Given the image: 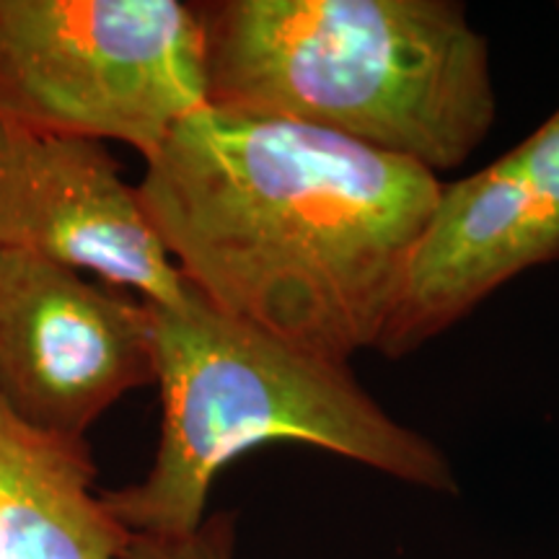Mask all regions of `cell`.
<instances>
[{"label": "cell", "mask_w": 559, "mask_h": 559, "mask_svg": "<svg viewBox=\"0 0 559 559\" xmlns=\"http://www.w3.org/2000/svg\"><path fill=\"white\" fill-rule=\"evenodd\" d=\"M160 389V438L145 479L102 489L138 536H187L207 519L213 481L241 453L290 440L358 461L407 485L456 495L451 461L396 423L347 362H334L228 317L187 285L148 304Z\"/></svg>", "instance_id": "3"}, {"label": "cell", "mask_w": 559, "mask_h": 559, "mask_svg": "<svg viewBox=\"0 0 559 559\" xmlns=\"http://www.w3.org/2000/svg\"><path fill=\"white\" fill-rule=\"evenodd\" d=\"M96 474L88 438L32 428L0 402V559H120L130 531Z\"/></svg>", "instance_id": "8"}, {"label": "cell", "mask_w": 559, "mask_h": 559, "mask_svg": "<svg viewBox=\"0 0 559 559\" xmlns=\"http://www.w3.org/2000/svg\"><path fill=\"white\" fill-rule=\"evenodd\" d=\"M559 257V109L513 151L440 187L376 349L404 358Z\"/></svg>", "instance_id": "6"}, {"label": "cell", "mask_w": 559, "mask_h": 559, "mask_svg": "<svg viewBox=\"0 0 559 559\" xmlns=\"http://www.w3.org/2000/svg\"><path fill=\"white\" fill-rule=\"evenodd\" d=\"M207 107L456 169L495 122L485 34L453 0H207Z\"/></svg>", "instance_id": "2"}, {"label": "cell", "mask_w": 559, "mask_h": 559, "mask_svg": "<svg viewBox=\"0 0 559 559\" xmlns=\"http://www.w3.org/2000/svg\"><path fill=\"white\" fill-rule=\"evenodd\" d=\"M440 187L355 140L202 107L145 158L138 192L210 306L347 362L379 345Z\"/></svg>", "instance_id": "1"}, {"label": "cell", "mask_w": 559, "mask_h": 559, "mask_svg": "<svg viewBox=\"0 0 559 559\" xmlns=\"http://www.w3.org/2000/svg\"><path fill=\"white\" fill-rule=\"evenodd\" d=\"M202 107L198 3L0 0V122L148 158Z\"/></svg>", "instance_id": "4"}, {"label": "cell", "mask_w": 559, "mask_h": 559, "mask_svg": "<svg viewBox=\"0 0 559 559\" xmlns=\"http://www.w3.org/2000/svg\"><path fill=\"white\" fill-rule=\"evenodd\" d=\"M156 383L145 300L0 249V402L32 428L86 440L104 412Z\"/></svg>", "instance_id": "5"}, {"label": "cell", "mask_w": 559, "mask_h": 559, "mask_svg": "<svg viewBox=\"0 0 559 559\" xmlns=\"http://www.w3.org/2000/svg\"><path fill=\"white\" fill-rule=\"evenodd\" d=\"M120 559H234L236 557V513H210L198 531L187 536H138L130 534Z\"/></svg>", "instance_id": "9"}, {"label": "cell", "mask_w": 559, "mask_h": 559, "mask_svg": "<svg viewBox=\"0 0 559 559\" xmlns=\"http://www.w3.org/2000/svg\"><path fill=\"white\" fill-rule=\"evenodd\" d=\"M0 249L94 272L145 304L171 306L187 293L138 187L102 140L0 122Z\"/></svg>", "instance_id": "7"}]
</instances>
